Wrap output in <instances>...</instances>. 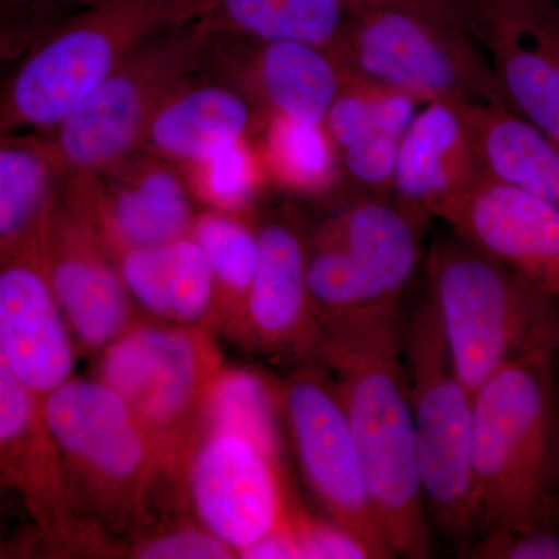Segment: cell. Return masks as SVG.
Here are the masks:
<instances>
[{
  "mask_svg": "<svg viewBox=\"0 0 559 559\" xmlns=\"http://www.w3.org/2000/svg\"><path fill=\"white\" fill-rule=\"evenodd\" d=\"M400 305L322 326L318 359L333 374L378 516L395 557L432 555L403 360Z\"/></svg>",
  "mask_w": 559,
  "mask_h": 559,
  "instance_id": "6da1fadb",
  "label": "cell"
},
{
  "mask_svg": "<svg viewBox=\"0 0 559 559\" xmlns=\"http://www.w3.org/2000/svg\"><path fill=\"white\" fill-rule=\"evenodd\" d=\"M558 377L555 348H540L511 360L474 393L477 538L559 530Z\"/></svg>",
  "mask_w": 559,
  "mask_h": 559,
  "instance_id": "7a4b0ae2",
  "label": "cell"
},
{
  "mask_svg": "<svg viewBox=\"0 0 559 559\" xmlns=\"http://www.w3.org/2000/svg\"><path fill=\"white\" fill-rule=\"evenodd\" d=\"M76 510L103 538L148 525L157 496L176 484L156 441L98 378H70L43 399Z\"/></svg>",
  "mask_w": 559,
  "mask_h": 559,
  "instance_id": "3957f363",
  "label": "cell"
},
{
  "mask_svg": "<svg viewBox=\"0 0 559 559\" xmlns=\"http://www.w3.org/2000/svg\"><path fill=\"white\" fill-rule=\"evenodd\" d=\"M213 0H98L36 40L0 95V138L55 131L121 62L160 33L209 16Z\"/></svg>",
  "mask_w": 559,
  "mask_h": 559,
  "instance_id": "277c9868",
  "label": "cell"
},
{
  "mask_svg": "<svg viewBox=\"0 0 559 559\" xmlns=\"http://www.w3.org/2000/svg\"><path fill=\"white\" fill-rule=\"evenodd\" d=\"M426 296L460 380L476 393L511 360L557 344L559 300L448 229L425 260Z\"/></svg>",
  "mask_w": 559,
  "mask_h": 559,
  "instance_id": "5b68a950",
  "label": "cell"
},
{
  "mask_svg": "<svg viewBox=\"0 0 559 559\" xmlns=\"http://www.w3.org/2000/svg\"><path fill=\"white\" fill-rule=\"evenodd\" d=\"M342 76L401 92L417 103L510 108L495 70L462 22L407 5L349 7L330 50Z\"/></svg>",
  "mask_w": 559,
  "mask_h": 559,
  "instance_id": "8992f818",
  "label": "cell"
},
{
  "mask_svg": "<svg viewBox=\"0 0 559 559\" xmlns=\"http://www.w3.org/2000/svg\"><path fill=\"white\" fill-rule=\"evenodd\" d=\"M403 360L430 527L462 551L479 535L474 393L455 371L439 316L426 294L404 319Z\"/></svg>",
  "mask_w": 559,
  "mask_h": 559,
  "instance_id": "52a82bcc",
  "label": "cell"
},
{
  "mask_svg": "<svg viewBox=\"0 0 559 559\" xmlns=\"http://www.w3.org/2000/svg\"><path fill=\"white\" fill-rule=\"evenodd\" d=\"M223 366L210 329L138 319L98 353L95 378L130 407L180 481L202 432L210 384Z\"/></svg>",
  "mask_w": 559,
  "mask_h": 559,
  "instance_id": "ba28073f",
  "label": "cell"
},
{
  "mask_svg": "<svg viewBox=\"0 0 559 559\" xmlns=\"http://www.w3.org/2000/svg\"><path fill=\"white\" fill-rule=\"evenodd\" d=\"M209 32V16L201 17L132 51L47 140L60 175L83 178L119 165L145 139L153 114L193 68Z\"/></svg>",
  "mask_w": 559,
  "mask_h": 559,
  "instance_id": "9c48e42d",
  "label": "cell"
},
{
  "mask_svg": "<svg viewBox=\"0 0 559 559\" xmlns=\"http://www.w3.org/2000/svg\"><path fill=\"white\" fill-rule=\"evenodd\" d=\"M278 393L283 428L301 476L326 518L355 533L371 558H395L371 498L340 390L325 364L300 360L278 381Z\"/></svg>",
  "mask_w": 559,
  "mask_h": 559,
  "instance_id": "30bf717a",
  "label": "cell"
},
{
  "mask_svg": "<svg viewBox=\"0 0 559 559\" xmlns=\"http://www.w3.org/2000/svg\"><path fill=\"white\" fill-rule=\"evenodd\" d=\"M0 479L20 500L51 557L105 554L108 540L81 518L60 452L47 426L43 399L0 353Z\"/></svg>",
  "mask_w": 559,
  "mask_h": 559,
  "instance_id": "8fae6325",
  "label": "cell"
},
{
  "mask_svg": "<svg viewBox=\"0 0 559 559\" xmlns=\"http://www.w3.org/2000/svg\"><path fill=\"white\" fill-rule=\"evenodd\" d=\"M180 481L194 521L237 558L288 518L280 455L237 430L202 429Z\"/></svg>",
  "mask_w": 559,
  "mask_h": 559,
  "instance_id": "7c38bea8",
  "label": "cell"
},
{
  "mask_svg": "<svg viewBox=\"0 0 559 559\" xmlns=\"http://www.w3.org/2000/svg\"><path fill=\"white\" fill-rule=\"evenodd\" d=\"M463 25L495 70L511 110L559 145L557 0H460Z\"/></svg>",
  "mask_w": 559,
  "mask_h": 559,
  "instance_id": "4fadbf2b",
  "label": "cell"
},
{
  "mask_svg": "<svg viewBox=\"0 0 559 559\" xmlns=\"http://www.w3.org/2000/svg\"><path fill=\"white\" fill-rule=\"evenodd\" d=\"M432 218L530 288L559 300V210L554 205L484 171L468 189L437 205Z\"/></svg>",
  "mask_w": 559,
  "mask_h": 559,
  "instance_id": "5bb4252c",
  "label": "cell"
},
{
  "mask_svg": "<svg viewBox=\"0 0 559 559\" xmlns=\"http://www.w3.org/2000/svg\"><path fill=\"white\" fill-rule=\"evenodd\" d=\"M46 216L24 241L0 257V353L40 399L75 377L80 353L47 274Z\"/></svg>",
  "mask_w": 559,
  "mask_h": 559,
  "instance_id": "9a60e30c",
  "label": "cell"
},
{
  "mask_svg": "<svg viewBox=\"0 0 559 559\" xmlns=\"http://www.w3.org/2000/svg\"><path fill=\"white\" fill-rule=\"evenodd\" d=\"M43 250L79 352L97 356L138 320L116 259L58 193L44 221Z\"/></svg>",
  "mask_w": 559,
  "mask_h": 559,
  "instance_id": "2e32d148",
  "label": "cell"
},
{
  "mask_svg": "<svg viewBox=\"0 0 559 559\" xmlns=\"http://www.w3.org/2000/svg\"><path fill=\"white\" fill-rule=\"evenodd\" d=\"M259 263L240 319L230 336L246 347L318 359L322 326L307 282L308 245L288 221H267L259 229Z\"/></svg>",
  "mask_w": 559,
  "mask_h": 559,
  "instance_id": "e0dca14e",
  "label": "cell"
},
{
  "mask_svg": "<svg viewBox=\"0 0 559 559\" xmlns=\"http://www.w3.org/2000/svg\"><path fill=\"white\" fill-rule=\"evenodd\" d=\"M62 200L90 224L112 257L124 249L183 237L194 219L182 180L154 165L109 189H100L91 178H73Z\"/></svg>",
  "mask_w": 559,
  "mask_h": 559,
  "instance_id": "ac0fdd59",
  "label": "cell"
},
{
  "mask_svg": "<svg viewBox=\"0 0 559 559\" xmlns=\"http://www.w3.org/2000/svg\"><path fill=\"white\" fill-rule=\"evenodd\" d=\"M484 175L473 135L451 102H432L400 140L393 202L425 226L437 205Z\"/></svg>",
  "mask_w": 559,
  "mask_h": 559,
  "instance_id": "d6986e66",
  "label": "cell"
},
{
  "mask_svg": "<svg viewBox=\"0 0 559 559\" xmlns=\"http://www.w3.org/2000/svg\"><path fill=\"white\" fill-rule=\"evenodd\" d=\"M114 259L138 311L175 325L215 329V278L190 234L164 245L124 249Z\"/></svg>",
  "mask_w": 559,
  "mask_h": 559,
  "instance_id": "ffe728a7",
  "label": "cell"
},
{
  "mask_svg": "<svg viewBox=\"0 0 559 559\" xmlns=\"http://www.w3.org/2000/svg\"><path fill=\"white\" fill-rule=\"evenodd\" d=\"M423 227L395 202L356 198L320 231L344 249L378 305H400L421 260Z\"/></svg>",
  "mask_w": 559,
  "mask_h": 559,
  "instance_id": "44dd1931",
  "label": "cell"
},
{
  "mask_svg": "<svg viewBox=\"0 0 559 559\" xmlns=\"http://www.w3.org/2000/svg\"><path fill=\"white\" fill-rule=\"evenodd\" d=\"M468 124L481 170L559 210V145L507 106L454 103Z\"/></svg>",
  "mask_w": 559,
  "mask_h": 559,
  "instance_id": "7402d4cb",
  "label": "cell"
},
{
  "mask_svg": "<svg viewBox=\"0 0 559 559\" xmlns=\"http://www.w3.org/2000/svg\"><path fill=\"white\" fill-rule=\"evenodd\" d=\"M249 64L253 97L271 117L323 124L341 91L330 51L293 40H253Z\"/></svg>",
  "mask_w": 559,
  "mask_h": 559,
  "instance_id": "603a6c76",
  "label": "cell"
},
{
  "mask_svg": "<svg viewBox=\"0 0 559 559\" xmlns=\"http://www.w3.org/2000/svg\"><path fill=\"white\" fill-rule=\"evenodd\" d=\"M252 123L245 94L209 84L168 95L151 117L145 138L160 156L198 164L224 143L246 139Z\"/></svg>",
  "mask_w": 559,
  "mask_h": 559,
  "instance_id": "cb8c5ba5",
  "label": "cell"
},
{
  "mask_svg": "<svg viewBox=\"0 0 559 559\" xmlns=\"http://www.w3.org/2000/svg\"><path fill=\"white\" fill-rule=\"evenodd\" d=\"M349 16L345 0H213V25L253 40H293L331 50Z\"/></svg>",
  "mask_w": 559,
  "mask_h": 559,
  "instance_id": "d4e9b609",
  "label": "cell"
},
{
  "mask_svg": "<svg viewBox=\"0 0 559 559\" xmlns=\"http://www.w3.org/2000/svg\"><path fill=\"white\" fill-rule=\"evenodd\" d=\"M60 176L47 140L0 138V257L43 223Z\"/></svg>",
  "mask_w": 559,
  "mask_h": 559,
  "instance_id": "484cf974",
  "label": "cell"
},
{
  "mask_svg": "<svg viewBox=\"0 0 559 559\" xmlns=\"http://www.w3.org/2000/svg\"><path fill=\"white\" fill-rule=\"evenodd\" d=\"M190 235L201 246L215 278V326L230 333L255 275L259 230L234 212L213 210L193 219Z\"/></svg>",
  "mask_w": 559,
  "mask_h": 559,
  "instance_id": "4316f807",
  "label": "cell"
},
{
  "mask_svg": "<svg viewBox=\"0 0 559 559\" xmlns=\"http://www.w3.org/2000/svg\"><path fill=\"white\" fill-rule=\"evenodd\" d=\"M205 428L237 430L280 455L283 419L278 382L257 370L221 367L204 403Z\"/></svg>",
  "mask_w": 559,
  "mask_h": 559,
  "instance_id": "83f0119b",
  "label": "cell"
},
{
  "mask_svg": "<svg viewBox=\"0 0 559 559\" xmlns=\"http://www.w3.org/2000/svg\"><path fill=\"white\" fill-rule=\"evenodd\" d=\"M264 159L290 190L319 193L340 182L341 151L323 124L271 117Z\"/></svg>",
  "mask_w": 559,
  "mask_h": 559,
  "instance_id": "f1b7e54d",
  "label": "cell"
},
{
  "mask_svg": "<svg viewBox=\"0 0 559 559\" xmlns=\"http://www.w3.org/2000/svg\"><path fill=\"white\" fill-rule=\"evenodd\" d=\"M201 191L216 210L237 212L260 187V164L245 139L224 143L198 162Z\"/></svg>",
  "mask_w": 559,
  "mask_h": 559,
  "instance_id": "f546056e",
  "label": "cell"
},
{
  "mask_svg": "<svg viewBox=\"0 0 559 559\" xmlns=\"http://www.w3.org/2000/svg\"><path fill=\"white\" fill-rule=\"evenodd\" d=\"M400 139L370 132L341 151V178H347L358 198L389 200L395 183Z\"/></svg>",
  "mask_w": 559,
  "mask_h": 559,
  "instance_id": "4dcf8cb0",
  "label": "cell"
},
{
  "mask_svg": "<svg viewBox=\"0 0 559 559\" xmlns=\"http://www.w3.org/2000/svg\"><path fill=\"white\" fill-rule=\"evenodd\" d=\"M130 557L138 559H230L237 558L229 546L216 538L200 522L173 524L142 533L132 543Z\"/></svg>",
  "mask_w": 559,
  "mask_h": 559,
  "instance_id": "1f68e13d",
  "label": "cell"
},
{
  "mask_svg": "<svg viewBox=\"0 0 559 559\" xmlns=\"http://www.w3.org/2000/svg\"><path fill=\"white\" fill-rule=\"evenodd\" d=\"M290 527L301 559H370V550L349 530L336 522L316 520L297 509L289 510Z\"/></svg>",
  "mask_w": 559,
  "mask_h": 559,
  "instance_id": "d6a6232c",
  "label": "cell"
},
{
  "mask_svg": "<svg viewBox=\"0 0 559 559\" xmlns=\"http://www.w3.org/2000/svg\"><path fill=\"white\" fill-rule=\"evenodd\" d=\"M460 554L476 559H559V530L487 533Z\"/></svg>",
  "mask_w": 559,
  "mask_h": 559,
  "instance_id": "836d02e7",
  "label": "cell"
},
{
  "mask_svg": "<svg viewBox=\"0 0 559 559\" xmlns=\"http://www.w3.org/2000/svg\"><path fill=\"white\" fill-rule=\"evenodd\" d=\"M240 558L301 559L299 544H297L296 535L290 527L289 513L283 524L242 551Z\"/></svg>",
  "mask_w": 559,
  "mask_h": 559,
  "instance_id": "e575fe53",
  "label": "cell"
},
{
  "mask_svg": "<svg viewBox=\"0 0 559 559\" xmlns=\"http://www.w3.org/2000/svg\"><path fill=\"white\" fill-rule=\"evenodd\" d=\"M43 22H0V70L25 53L39 39Z\"/></svg>",
  "mask_w": 559,
  "mask_h": 559,
  "instance_id": "d590c367",
  "label": "cell"
},
{
  "mask_svg": "<svg viewBox=\"0 0 559 559\" xmlns=\"http://www.w3.org/2000/svg\"><path fill=\"white\" fill-rule=\"evenodd\" d=\"M348 7H366V5H407L417 7V9H425L433 11V13L443 14V16L451 17L462 22V3L460 0H345Z\"/></svg>",
  "mask_w": 559,
  "mask_h": 559,
  "instance_id": "8d00e7d4",
  "label": "cell"
},
{
  "mask_svg": "<svg viewBox=\"0 0 559 559\" xmlns=\"http://www.w3.org/2000/svg\"><path fill=\"white\" fill-rule=\"evenodd\" d=\"M9 495H11L9 488H7L5 484H3L2 479H0V503H2Z\"/></svg>",
  "mask_w": 559,
  "mask_h": 559,
  "instance_id": "74e56055",
  "label": "cell"
},
{
  "mask_svg": "<svg viewBox=\"0 0 559 559\" xmlns=\"http://www.w3.org/2000/svg\"><path fill=\"white\" fill-rule=\"evenodd\" d=\"M555 364H557V370L559 373V323H558V333H557V344H555Z\"/></svg>",
  "mask_w": 559,
  "mask_h": 559,
  "instance_id": "f35d334b",
  "label": "cell"
},
{
  "mask_svg": "<svg viewBox=\"0 0 559 559\" xmlns=\"http://www.w3.org/2000/svg\"><path fill=\"white\" fill-rule=\"evenodd\" d=\"M72 2H84L87 5H91V3L98 2V0H72Z\"/></svg>",
  "mask_w": 559,
  "mask_h": 559,
  "instance_id": "ab89813d",
  "label": "cell"
},
{
  "mask_svg": "<svg viewBox=\"0 0 559 559\" xmlns=\"http://www.w3.org/2000/svg\"><path fill=\"white\" fill-rule=\"evenodd\" d=\"M3 551H5V550H3L2 546H0V554H3Z\"/></svg>",
  "mask_w": 559,
  "mask_h": 559,
  "instance_id": "60d3db41",
  "label": "cell"
},
{
  "mask_svg": "<svg viewBox=\"0 0 559 559\" xmlns=\"http://www.w3.org/2000/svg\"><path fill=\"white\" fill-rule=\"evenodd\" d=\"M557 2H558V0H557Z\"/></svg>",
  "mask_w": 559,
  "mask_h": 559,
  "instance_id": "b9f144b4",
  "label": "cell"
}]
</instances>
